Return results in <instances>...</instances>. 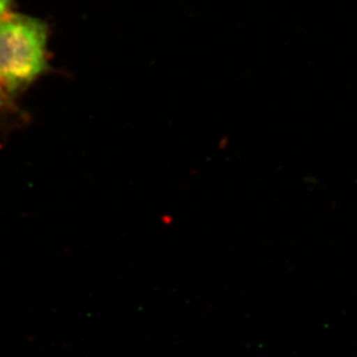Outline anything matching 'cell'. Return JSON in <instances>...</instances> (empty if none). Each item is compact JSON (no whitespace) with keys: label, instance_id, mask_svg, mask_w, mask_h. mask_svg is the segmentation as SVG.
<instances>
[{"label":"cell","instance_id":"cell-2","mask_svg":"<svg viewBox=\"0 0 357 357\" xmlns=\"http://www.w3.org/2000/svg\"><path fill=\"white\" fill-rule=\"evenodd\" d=\"M10 0H0V20L5 17L8 7H10Z\"/></svg>","mask_w":357,"mask_h":357},{"label":"cell","instance_id":"cell-1","mask_svg":"<svg viewBox=\"0 0 357 357\" xmlns=\"http://www.w3.org/2000/svg\"><path fill=\"white\" fill-rule=\"evenodd\" d=\"M47 69V27L26 15L0 20V83L17 94Z\"/></svg>","mask_w":357,"mask_h":357}]
</instances>
